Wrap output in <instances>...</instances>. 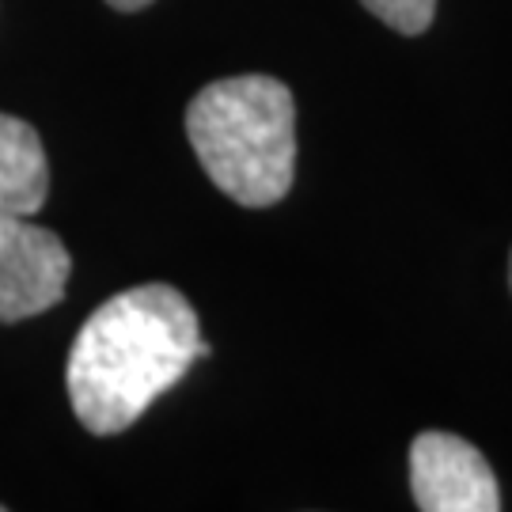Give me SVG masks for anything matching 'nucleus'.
<instances>
[{
    "instance_id": "0eeeda50",
    "label": "nucleus",
    "mask_w": 512,
    "mask_h": 512,
    "mask_svg": "<svg viewBox=\"0 0 512 512\" xmlns=\"http://www.w3.org/2000/svg\"><path fill=\"white\" fill-rule=\"evenodd\" d=\"M110 8H118V12H141V8H148L152 0H107Z\"/></svg>"
},
{
    "instance_id": "39448f33",
    "label": "nucleus",
    "mask_w": 512,
    "mask_h": 512,
    "mask_svg": "<svg viewBox=\"0 0 512 512\" xmlns=\"http://www.w3.org/2000/svg\"><path fill=\"white\" fill-rule=\"evenodd\" d=\"M50 198L46 148L31 122L0 114V213L35 217Z\"/></svg>"
},
{
    "instance_id": "f257e3e1",
    "label": "nucleus",
    "mask_w": 512,
    "mask_h": 512,
    "mask_svg": "<svg viewBox=\"0 0 512 512\" xmlns=\"http://www.w3.org/2000/svg\"><path fill=\"white\" fill-rule=\"evenodd\" d=\"M198 311L171 285H137L88 315L69 349V399L95 437L129 429L198 361Z\"/></svg>"
},
{
    "instance_id": "f03ea898",
    "label": "nucleus",
    "mask_w": 512,
    "mask_h": 512,
    "mask_svg": "<svg viewBox=\"0 0 512 512\" xmlns=\"http://www.w3.org/2000/svg\"><path fill=\"white\" fill-rule=\"evenodd\" d=\"M186 137L205 175L232 202L262 209L289 194L296 175V103L274 76H228L190 99Z\"/></svg>"
},
{
    "instance_id": "20e7f679",
    "label": "nucleus",
    "mask_w": 512,
    "mask_h": 512,
    "mask_svg": "<svg viewBox=\"0 0 512 512\" xmlns=\"http://www.w3.org/2000/svg\"><path fill=\"white\" fill-rule=\"evenodd\" d=\"M410 486L425 512H497L501 490L486 456L456 433H421L410 448Z\"/></svg>"
},
{
    "instance_id": "7ed1b4c3",
    "label": "nucleus",
    "mask_w": 512,
    "mask_h": 512,
    "mask_svg": "<svg viewBox=\"0 0 512 512\" xmlns=\"http://www.w3.org/2000/svg\"><path fill=\"white\" fill-rule=\"evenodd\" d=\"M73 255L57 232L19 213H0V323L42 315L69 289Z\"/></svg>"
},
{
    "instance_id": "6e6552de",
    "label": "nucleus",
    "mask_w": 512,
    "mask_h": 512,
    "mask_svg": "<svg viewBox=\"0 0 512 512\" xmlns=\"http://www.w3.org/2000/svg\"><path fill=\"white\" fill-rule=\"evenodd\" d=\"M509 277H512V266H509Z\"/></svg>"
},
{
    "instance_id": "423d86ee",
    "label": "nucleus",
    "mask_w": 512,
    "mask_h": 512,
    "mask_svg": "<svg viewBox=\"0 0 512 512\" xmlns=\"http://www.w3.org/2000/svg\"><path fill=\"white\" fill-rule=\"evenodd\" d=\"M361 4L399 35H421L437 12V0H361Z\"/></svg>"
}]
</instances>
